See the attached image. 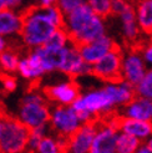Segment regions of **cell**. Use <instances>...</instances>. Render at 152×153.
Wrapping results in <instances>:
<instances>
[{
    "label": "cell",
    "instance_id": "obj_14",
    "mask_svg": "<svg viewBox=\"0 0 152 153\" xmlns=\"http://www.w3.org/2000/svg\"><path fill=\"white\" fill-rule=\"evenodd\" d=\"M117 128L120 132L131 134L136 137L141 142H146L150 137H152V122L127 118L120 116L117 112Z\"/></svg>",
    "mask_w": 152,
    "mask_h": 153
},
{
    "label": "cell",
    "instance_id": "obj_20",
    "mask_svg": "<svg viewBox=\"0 0 152 153\" xmlns=\"http://www.w3.org/2000/svg\"><path fill=\"white\" fill-rule=\"evenodd\" d=\"M19 61H20L19 53L9 48L7 50L0 53V71L5 74L18 72Z\"/></svg>",
    "mask_w": 152,
    "mask_h": 153
},
{
    "label": "cell",
    "instance_id": "obj_30",
    "mask_svg": "<svg viewBox=\"0 0 152 153\" xmlns=\"http://www.w3.org/2000/svg\"><path fill=\"white\" fill-rule=\"evenodd\" d=\"M10 46H9V42H7L6 40V37L3 36V35H0V53L4 52L5 50H7Z\"/></svg>",
    "mask_w": 152,
    "mask_h": 153
},
{
    "label": "cell",
    "instance_id": "obj_21",
    "mask_svg": "<svg viewBox=\"0 0 152 153\" xmlns=\"http://www.w3.org/2000/svg\"><path fill=\"white\" fill-rule=\"evenodd\" d=\"M71 42L69 33L66 31L65 27H59L55 30V33L50 36V39L46 41V44L42 46H46L48 49L51 50H61L66 48L67 45Z\"/></svg>",
    "mask_w": 152,
    "mask_h": 153
},
{
    "label": "cell",
    "instance_id": "obj_17",
    "mask_svg": "<svg viewBox=\"0 0 152 153\" xmlns=\"http://www.w3.org/2000/svg\"><path fill=\"white\" fill-rule=\"evenodd\" d=\"M136 19L142 34L152 36V0H139L135 3Z\"/></svg>",
    "mask_w": 152,
    "mask_h": 153
},
{
    "label": "cell",
    "instance_id": "obj_5",
    "mask_svg": "<svg viewBox=\"0 0 152 153\" xmlns=\"http://www.w3.org/2000/svg\"><path fill=\"white\" fill-rule=\"evenodd\" d=\"M82 126L79 114L71 106L55 105L51 108L49 127L55 136L70 138Z\"/></svg>",
    "mask_w": 152,
    "mask_h": 153
},
{
    "label": "cell",
    "instance_id": "obj_6",
    "mask_svg": "<svg viewBox=\"0 0 152 153\" xmlns=\"http://www.w3.org/2000/svg\"><path fill=\"white\" fill-rule=\"evenodd\" d=\"M122 55L124 50L118 45L92 65V76L104 82H115L122 80Z\"/></svg>",
    "mask_w": 152,
    "mask_h": 153
},
{
    "label": "cell",
    "instance_id": "obj_29",
    "mask_svg": "<svg viewBox=\"0 0 152 153\" xmlns=\"http://www.w3.org/2000/svg\"><path fill=\"white\" fill-rule=\"evenodd\" d=\"M135 153H152V148L148 146L146 142H142L141 146L139 147V149L136 151Z\"/></svg>",
    "mask_w": 152,
    "mask_h": 153
},
{
    "label": "cell",
    "instance_id": "obj_13",
    "mask_svg": "<svg viewBox=\"0 0 152 153\" xmlns=\"http://www.w3.org/2000/svg\"><path fill=\"white\" fill-rule=\"evenodd\" d=\"M18 72L20 74L21 77H24L25 80L33 83H37L39 80L45 75V71L41 65V59L36 49H30L26 56L20 57Z\"/></svg>",
    "mask_w": 152,
    "mask_h": 153
},
{
    "label": "cell",
    "instance_id": "obj_26",
    "mask_svg": "<svg viewBox=\"0 0 152 153\" xmlns=\"http://www.w3.org/2000/svg\"><path fill=\"white\" fill-rule=\"evenodd\" d=\"M0 81H1V86L5 92H14L18 87V81L11 74L0 72Z\"/></svg>",
    "mask_w": 152,
    "mask_h": 153
},
{
    "label": "cell",
    "instance_id": "obj_35",
    "mask_svg": "<svg viewBox=\"0 0 152 153\" xmlns=\"http://www.w3.org/2000/svg\"><path fill=\"white\" fill-rule=\"evenodd\" d=\"M33 1H35V5H39L41 3V0H33Z\"/></svg>",
    "mask_w": 152,
    "mask_h": 153
},
{
    "label": "cell",
    "instance_id": "obj_31",
    "mask_svg": "<svg viewBox=\"0 0 152 153\" xmlns=\"http://www.w3.org/2000/svg\"><path fill=\"white\" fill-rule=\"evenodd\" d=\"M56 4H57V0H41V3L39 5L42 7H48V6H52Z\"/></svg>",
    "mask_w": 152,
    "mask_h": 153
},
{
    "label": "cell",
    "instance_id": "obj_15",
    "mask_svg": "<svg viewBox=\"0 0 152 153\" xmlns=\"http://www.w3.org/2000/svg\"><path fill=\"white\" fill-rule=\"evenodd\" d=\"M120 116L142 121L152 122V100L136 95L122 108H120Z\"/></svg>",
    "mask_w": 152,
    "mask_h": 153
},
{
    "label": "cell",
    "instance_id": "obj_8",
    "mask_svg": "<svg viewBox=\"0 0 152 153\" xmlns=\"http://www.w3.org/2000/svg\"><path fill=\"white\" fill-rule=\"evenodd\" d=\"M59 71L69 76L70 79H76L80 76L91 75L92 74V66L83 61L77 45L70 42L63 50V57L59 66Z\"/></svg>",
    "mask_w": 152,
    "mask_h": 153
},
{
    "label": "cell",
    "instance_id": "obj_4",
    "mask_svg": "<svg viewBox=\"0 0 152 153\" xmlns=\"http://www.w3.org/2000/svg\"><path fill=\"white\" fill-rule=\"evenodd\" d=\"M30 128L18 117L5 113L0 129V151L1 153H26Z\"/></svg>",
    "mask_w": 152,
    "mask_h": 153
},
{
    "label": "cell",
    "instance_id": "obj_32",
    "mask_svg": "<svg viewBox=\"0 0 152 153\" xmlns=\"http://www.w3.org/2000/svg\"><path fill=\"white\" fill-rule=\"evenodd\" d=\"M4 116H5V113L0 111V129H1V125H3V120H4Z\"/></svg>",
    "mask_w": 152,
    "mask_h": 153
},
{
    "label": "cell",
    "instance_id": "obj_3",
    "mask_svg": "<svg viewBox=\"0 0 152 153\" xmlns=\"http://www.w3.org/2000/svg\"><path fill=\"white\" fill-rule=\"evenodd\" d=\"M50 113V102L42 91L30 90L21 98L16 117L26 127L33 129L35 127L49 125Z\"/></svg>",
    "mask_w": 152,
    "mask_h": 153
},
{
    "label": "cell",
    "instance_id": "obj_33",
    "mask_svg": "<svg viewBox=\"0 0 152 153\" xmlns=\"http://www.w3.org/2000/svg\"><path fill=\"white\" fill-rule=\"evenodd\" d=\"M6 9V6H5V3H4V0H0V11Z\"/></svg>",
    "mask_w": 152,
    "mask_h": 153
},
{
    "label": "cell",
    "instance_id": "obj_11",
    "mask_svg": "<svg viewBox=\"0 0 152 153\" xmlns=\"http://www.w3.org/2000/svg\"><path fill=\"white\" fill-rule=\"evenodd\" d=\"M98 121L100 120L82 123V126L67 141V149L71 153H90L97 133Z\"/></svg>",
    "mask_w": 152,
    "mask_h": 153
},
{
    "label": "cell",
    "instance_id": "obj_16",
    "mask_svg": "<svg viewBox=\"0 0 152 153\" xmlns=\"http://www.w3.org/2000/svg\"><path fill=\"white\" fill-rule=\"evenodd\" d=\"M24 16L22 11L4 9L0 11V35L5 37H20Z\"/></svg>",
    "mask_w": 152,
    "mask_h": 153
},
{
    "label": "cell",
    "instance_id": "obj_19",
    "mask_svg": "<svg viewBox=\"0 0 152 153\" xmlns=\"http://www.w3.org/2000/svg\"><path fill=\"white\" fill-rule=\"evenodd\" d=\"M141 143L142 142L136 137L118 131L116 141V153H135L141 146Z\"/></svg>",
    "mask_w": 152,
    "mask_h": 153
},
{
    "label": "cell",
    "instance_id": "obj_2",
    "mask_svg": "<svg viewBox=\"0 0 152 153\" xmlns=\"http://www.w3.org/2000/svg\"><path fill=\"white\" fill-rule=\"evenodd\" d=\"M22 30L20 34L21 42L28 49L40 48L46 44L50 36L59 29L51 21L45 7L40 5H30L22 10Z\"/></svg>",
    "mask_w": 152,
    "mask_h": 153
},
{
    "label": "cell",
    "instance_id": "obj_24",
    "mask_svg": "<svg viewBox=\"0 0 152 153\" xmlns=\"http://www.w3.org/2000/svg\"><path fill=\"white\" fill-rule=\"evenodd\" d=\"M135 88H136V94L139 96H143L152 100V68H148L145 77L142 79V81Z\"/></svg>",
    "mask_w": 152,
    "mask_h": 153
},
{
    "label": "cell",
    "instance_id": "obj_1",
    "mask_svg": "<svg viewBox=\"0 0 152 153\" xmlns=\"http://www.w3.org/2000/svg\"><path fill=\"white\" fill-rule=\"evenodd\" d=\"M64 27L75 45H83L106 35L105 18L97 15L85 3L65 15Z\"/></svg>",
    "mask_w": 152,
    "mask_h": 153
},
{
    "label": "cell",
    "instance_id": "obj_9",
    "mask_svg": "<svg viewBox=\"0 0 152 153\" xmlns=\"http://www.w3.org/2000/svg\"><path fill=\"white\" fill-rule=\"evenodd\" d=\"M116 16L120 20L121 34H122L126 45L127 46H139L146 36L142 34L137 19H136L135 3L130 1Z\"/></svg>",
    "mask_w": 152,
    "mask_h": 153
},
{
    "label": "cell",
    "instance_id": "obj_27",
    "mask_svg": "<svg viewBox=\"0 0 152 153\" xmlns=\"http://www.w3.org/2000/svg\"><path fill=\"white\" fill-rule=\"evenodd\" d=\"M86 1L85 0H57V6L60 7V10H61L65 15L71 13L72 10H75L76 7H79L80 5L85 4Z\"/></svg>",
    "mask_w": 152,
    "mask_h": 153
},
{
    "label": "cell",
    "instance_id": "obj_7",
    "mask_svg": "<svg viewBox=\"0 0 152 153\" xmlns=\"http://www.w3.org/2000/svg\"><path fill=\"white\" fill-rule=\"evenodd\" d=\"M148 71L142 53L137 46H127L122 55V80L137 86Z\"/></svg>",
    "mask_w": 152,
    "mask_h": 153
},
{
    "label": "cell",
    "instance_id": "obj_25",
    "mask_svg": "<svg viewBox=\"0 0 152 153\" xmlns=\"http://www.w3.org/2000/svg\"><path fill=\"white\" fill-rule=\"evenodd\" d=\"M137 48L140 49L148 68H152V36H146Z\"/></svg>",
    "mask_w": 152,
    "mask_h": 153
},
{
    "label": "cell",
    "instance_id": "obj_10",
    "mask_svg": "<svg viewBox=\"0 0 152 153\" xmlns=\"http://www.w3.org/2000/svg\"><path fill=\"white\" fill-rule=\"evenodd\" d=\"M41 91L49 102L61 106H71L76 101V98L81 95L80 86L75 79H69L67 81L59 82L55 85L45 86Z\"/></svg>",
    "mask_w": 152,
    "mask_h": 153
},
{
    "label": "cell",
    "instance_id": "obj_28",
    "mask_svg": "<svg viewBox=\"0 0 152 153\" xmlns=\"http://www.w3.org/2000/svg\"><path fill=\"white\" fill-rule=\"evenodd\" d=\"M4 3H5V6L7 7V9L18 10L21 6V4L24 3V0H4Z\"/></svg>",
    "mask_w": 152,
    "mask_h": 153
},
{
    "label": "cell",
    "instance_id": "obj_36",
    "mask_svg": "<svg viewBox=\"0 0 152 153\" xmlns=\"http://www.w3.org/2000/svg\"><path fill=\"white\" fill-rule=\"evenodd\" d=\"M63 153H71V152H70V151H69V149H66V151H64V152H63Z\"/></svg>",
    "mask_w": 152,
    "mask_h": 153
},
{
    "label": "cell",
    "instance_id": "obj_18",
    "mask_svg": "<svg viewBox=\"0 0 152 153\" xmlns=\"http://www.w3.org/2000/svg\"><path fill=\"white\" fill-rule=\"evenodd\" d=\"M69 138L59 136H45L39 143L35 153H63L67 149Z\"/></svg>",
    "mask_w": 152,
    "mask_h": 153
},
{
    "label": "cell",
    "instance_id": "obj_22",
    "mask_svg": "<svg viewBox=\"0 0 152 153\" xmlns=\"http://www.w3.org/2000/svg\"><path fill=\"white\" fill-rule=\"evenodd\" d=\"M49 125L35 127L33 129H30V136H29V143H28V152L26 153H35L39 143L45 136H48V129Z\"/></svg>",
    "mask_w": 152,
    "mask_h": 153
},
{
    "label": "cell",
    "instance_id": "obj_37",
    "mask_svg": "<svg viewBox=\"0 0 152 153\" xmlns=\"http://www.w3.org/2000/svg\"><path fill=\"white\" fill-rule=\"evenodd\" d=\"M131 1H132V3H136V1H139V0H131Z\"/></svg>",
    "mask_w": 152,
    "mask_h": 153
},
{
    "label": "cell",
    "instance_id": "obj_34",
    "mask_svg": "<svg viewBox=\"0 0 152 153\" xmlns=\"http://www.w3.org/2000/svg\"><path fill=\"white\" fill-rule=\"evenodd\" d=\"M146 143H147V144H148V146H150V147L152 148V137H150V138H148V140L146 141Z\"/></svg>",
    "mask_w": 152,
    "mask_h": 153
},
{
    "label": "cell",
    "instance_id": "obj_12",
    "mask_svg": "<svg viewBox=\"0 0 152 153\" xmlns=\"http://www.w3.org/2000/svg\"><path fill=\"white\" fill-rule=\"evenodd\" d=\"M118 46V44L112 39V37L104 35L100 39H96L91 42H86L83 45H80V53L86 64L95 65L98 60H101L106 53L113 50Z\"/></svg>",
    "mask_w": 152,
    "mask_h": 153
},
{
    "label": "cell",
    "instance_id": "obj_23",
    "mask_svg": "<svg viewBox=\"0 0 152 153\" xmlns=\"http://www.w3.org/2000/svg\"><path fill=\"white\" fill-rule=\"evenodd\" d=\"M85 1L97 15H100L105 19L112 15L113 0H85Z\"/></svg>",
    "mask_w": 152,
    "mask_h": 153
}]
</instances>
